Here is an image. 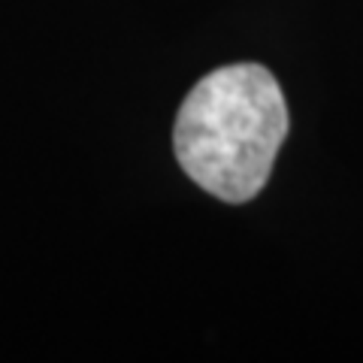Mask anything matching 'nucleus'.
<instances>
[{
	"instance_id": "1",
	"label": "nucleus",
	"mask_w": 363,
	"mask_h": 363,
	"mask_svg": "<svg viewBox=\"0 0 363 363\" xmlns=\"http://www.w3.org/2000/svg\"><path fill=\"white\" fill-rule=\"evenodd\" d=\"M288 136V104L267 67L227 64L185 97L173 149L182 169L224 203H245L267 185Z\"/></svg>"
}]
</instances>
